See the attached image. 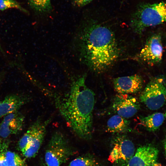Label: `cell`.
I'll list each match as a JSON object with an SVG mask.
<instances>
[{"label": "cell", "mask_w": 166, "mask_h": 166, "mask_svg": "<svg viewBox=\"0 0 166 166\" xmlns=\"http://www.w3.org/2000/svg\"><path fill=\"white\" fill-rule=\"evenodd\" d=\"M73 46L80 62L98 73L113 65L120 53L112 31L105 26L93 22L83 24L77 28Z\"/></svg>", "instance_id": "obj_1"}, {"label": "cell", "mask_w": 166, "mask_h": 166, "mask_svg": "<svg viewBox=\"0 0 166 166\" xmlns=\"http://www.w3.org/2000/svg\"><path fill=\"white\" fill-rule=\"evenodd\" d=\"M85 75L74 79L68 91L54 96L55 105L69 126L77 136L88 139L93 128L95 94L85 84Z\"/></svg>", "instance_id": "obj_2"}, {"label": "cell", "mask_w": 166, "mask_h": 166, "mask_svg": "<svg viewBox=\"0 0 166 166\" xmlns=\"http://www.w3.org/2000/svg\"><path fill=\"white\" fill-rule=\"evenodd\" d=\"M166 22V2L139 4L133 13L131 25L134 30L141 33L147 27Z\"/></svg>", "instance_id": "obj_3"}, {"label": "cell", "mask_w": 166, "mask_h": 166, "mask_svg": "<svg viewBox=\"0 0 166 166\" xmlns=\"http://www.w3.org/2000/svg\"><path fill=\"white\" fill-rule=\"evenodd\" d=\"M51 119L50 118L45 120L40 118L37 119L20 139L18 142V147L25 157H33L38 153Z\"/></svg>", "instance_id": "obj_4"}, {"label": "cell", "mask_w": 166, "mask_h": 166, "mask_svg": "<svg viewBox=\"0 0 166 166\" xmlns=\"http://www.w3.org/2000/svg\"><path fill=\"white\" fill-rule=\"evenodd\" d=\"M72 153L64 135L57 131L52 136L45 151V159L47 166H61Z\"/></svg>", "instance_id": "obj_5"}, {"label": "cell", "mask_w": 166, "mask_h": 166, "mask_svg": "<svg viewBox=\"0 0 166 166\" xmlns=\"http://www.w3.org/2000/svg\"><path fill=\"white\" fill-rule=\"evenodd\" d=\"M141 101L149 109L155 110L162 107L166 101V81L162 77L153 78L141 93Z\"/></svg>", "instance_id": "obj_6"}, {"label": "cell", "mask_w": 166, "mask_h": 166, "mask_svg": "<svg viewBox=\"0 0 166 166\" xmlns=\"http://www.w3.org/2000/svg\"><path fill=\"white\" fill-rule=\"evenodd\" d=\"M113 142L108 160L117 166H126L135 152L133 143L124 135L117 136Z\"/></svg>", "instance_id": "obj_7"}, {"label": "cell", "mask_w": 166, "mask_h": 166, "mask_svg": "<svg viewBox=\"0 0 166 166\" xmlns=\"http://www.w3.org/2000/svg\"><path fill=\"white\" fill-rule=\"evenodd\" d=\"M163 51L160 35L154 34L148 39L144 47L137 55V57L141 62L153 65L161 61Z\"/></svg>", "instance_id": "obj_8"}, {"label": "cell", "mask_w": 166, "mask_h": 166, "mask_svg": "<svg viewBox=\"0 0 166 166\" xmlns=\"http://www.w3.org/2000/svg\"><path fill=\"white\" fill-rule=\"evenodd\" d=\"M159 150L149 144L139 147L126 166H163L158 160Z\"/></svg>", "instance_id": "obj_9"}, {"label": "cell", "mask_w": 166, "mask_h": 166, "mask_svg": "<svg viewBox=\"0 0 166 166\" xmlns=\"http://www.w3.org/2000/svg\"><path fill=\"white\" fill-rule=\"evenodd\" d=\"M112 107L117 115L128 118L137 113L140 106L136 97L129 94L119 93L114 98Z\"/></svg>", "instance_id": "obj_10"}, {"label": "cell", "mask_w": 166, "mask_h": 166, "mask_svg": "<svg viewBox=\"0 0 166 166\" xmlns=\"http://www.w3.org/2000/svg\"><path fill=\"white\" fill-rule=\"evenodd\" d=\"M24 122L25 117L18 111L6 115L0 124V136L6 139L18 133L22 130Z\"/></svg>", "instance_id": "obj_11"}, {"label": "cell", "mask_w": 166, "mask_h": 166, "mask_svg": "<svg viewBox=\"0 0 166 166\" xmlns=\"http://www.w3.org/2000/svg\"><path fill=\"white\" fill-rule=\"evenodd\" d=\"M143 81L138 75L115 78L113 80L114 88L120 94H130L139 92L142 89Z\"/></svg>", "instance_id": "obj_12"}, {"label": "cell", "mask_w": 166, "mask_h": 166, "mask_svg": "<svg viewBox=\"0 0 166 166\" xmlns=\"http://www.w3.org/2000/svg\"><path fill=\"white\" fill-rule=\"evenodd\" d=\"M30 98L27 96L12 94L0 101V118L18 110L28 102Z\"/></svg>", "instance_id": "obj_13"}, {"label": "cell", "mask_w": 166, "mask_h": 166, "mask_svg": "<svg viewBox=\"0 0 166 166\" xmlns=\"http://www.w3.org/2000/svg\"><path fill=\"white\" fill-rule=\"evenodd\" d=\"M118 115L112 116L107 122V131L117 133L131 132L132 129L130 127V121Z\"/></svg>", "instance_id": "obj_14"}, {"label": "cell", "mask_w": 166, "mask_h": 166, "mask_svg": "<svg viewBox=\"0 0 166 166\" xmlns=\"http://www.w3.org/2000/svg\"><path fill=\"white\" fill-rule=\"evenodd\" d=\"M164 115L161 113H156L147 116H140L139 119L141 124L148 131L155 132L163 124Z\"/></svg>", "instance_id": "obj_15"}, {"label": "cell", "mask_w": 166, "mask_h": 166, "mask_svg": "<svg viewBox=\"0 0 166 166\" xmlns=\"http://www.w3.org/2000/svg\"><path fill=\"white\" fill-rule=\"evenodd\" d=\"M31 8L39 14H44L49 12L52 9L50 0H29Z\"/></svg>", "instance_id": "obj_16"}, {"label": "cell", "mask_w": 166, "mask_h": 166, "mask_svg": "<svg viewBox=\"0 0 166 166\" xmlns=\"http://www.w3.org/2000/svg\"><path fill=\"white\" fill-rule=\"evenodd\" d=\"M69 166H101L93 157L83 156L77 157L71 161Z\"/></svg>", "instance_id": "obj_17"}, {"label": "cell", "mask_w": 166, "mask_h": 166, "mask_svg": "<svg viewBox=\"0 0 166 166\" xmlns=\"http://www.w3.org/2000/svg\"><path fill=\"white\" fill-rule=\"evenodd\" d=\"M5 159L7 166H25V161L14 152L7 150Z\"/></svg>", "instance_id": "obj_18"}, {"label": "cell", "mask_w": 166, "mask_h": 166, "mask_svg": "<svg viewBox=\"0 0 166 166\" xmlns=\"http://www.w3.org/2000/svg\"><path fill=\"white\" fill-rule=\"evenodd\" d=\"M11 8L18 9L24 12H27L19 3L14 0H0V10L3 11Z\"/></svg>", "instance_id": "obj_19"}, {"label": "cell", "mask_w": 166, "mask_h": 166, "mask_svg": "<svg viewBox=\"0 0 166 166\" xmlns=\"http://www.w3.org/2000/svg\"><path fill=\"white\" fill-rule=\"evenodd\" d=\"M5 139H0V166H7L5 156L8 150V142Z\"/></svg>", "instance_id": "obj_20"}, {"label": "cell", "mask_w": 166, "mask_h": 166, "mask_svg": "<svg viewBox=\"0 0 166 166\" xmlns=\"http://www.w3.org/2000/svg\"><path fill=\"white\" fill-rule=\"evenodd\" d=\"M93 0H73L74 5L78 7L84 6Z\"/></svg>", "instance_id": "obj_21"}, {"label": "cell", "mask_w": 166, "mask_h": 166, "mask_svg": "<svg viewBox=\"0 0 166 166\" xmlns=\"http://www.w3.org/2000/svg\"><path fill=\"white\" fill-rule=\"evenodd\" d=\"M164 154L166 157V136H165L164 143Z\"/></svg>", "instance_id": "obj_22"}, {"label": "cell", "mask_w": 166, "mask_h": 166, "mask_svg": "<svg viewBox=\"0 0 166 166\" xmlns=\"http://www.w3.org/2000/svg\"><path fill=\"white\" fill-rule=\"evenodd\" d=\"M1 77L0 76V83H1Z\"/></svg>", "instance_id": "obj_23"}, {"label": "cell", "mask_w": 166, "mask_h": 166, "mask_svg": "<svg viewBox=\"0 0 166 166\" xmlns=\"http://www.w3.org/2000/svg\"><path fill=\"white\" fill-rule=\"evenodd\" d=\"M164 116H165V117L166 118V110L165 113L164 115Z\"/></svg>", "instance_id": "obj_24"}, {"label": "cell", "mask_w": 166, "mask_h": 166, "mask_svg": "<svg viewBox=\"0 0 166 166\" xmlns=\"http://www.w3.org/2000/svg\"><path fill=\"white\" fill-rule=\"evenodd\" d=\"M0 49H1V51H2V49L1 47V46H0Z\"/></svg>", "instance_id": "obj_25"}]
</instances>
